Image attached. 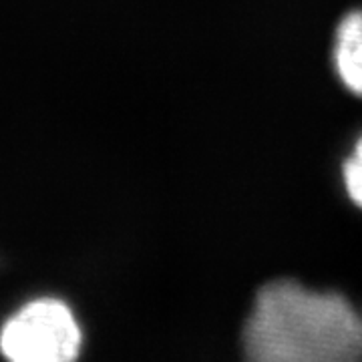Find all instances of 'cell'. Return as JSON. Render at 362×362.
Returning <instances> with one entry per match:
<instances>
[{
    "label": "cell",
    "mask_w": 362,
    "mask_h": 362,
    "mask_svg": "<svg viewBox=\"0 0 362 362\" xmlns=\"http://www.w3.org/2000/svg\"><path fill=\"white\" fill-rule=\"evenodd\" d=\"M244 350L259 362L361 361L362 316L337 292L278 280L256 296L244 328Z\"/></svg>",
    "instance_id": "obj_1"
},
{
    "label": "cell",
    "mask_w": 362,
    "mask_h": 362,
    "mask_svg": "<svg viewBox=\"0 0 362 362\" xmlns=\"http://www.w3.org/2000/svg\"><path fill=\"white\" fill-rule=\"evenodd\" d=\"M83 344L81 326L65 302L33 300L0 330V352L14 362H69Z\"/></svg>",
    "instance_id": "obj_2"
},
{
    "label": "cell",
    "mask_w": 362,
    "mask_h": 362,
    "mask_svg": "<svg viewBox=\"0 0 362 362\" xmlns=\"http://www.w3.org/2000/svg\"><path fill=\"white\" fill-rule=\"evenodd\" d=\"M332 57L344 87L362 97V11H352L338 23Z\"/></svg>",
    "instance_id": "obj_3"
},
{
    "label": "cell",
    "mask_w": 362,
    "mask_h": 362,
    "mask_svg": "<svg viewBox=\"0 0 362 362\" xmlns=\"http://www.w3.org/2000/svg\"><path fill=\"white\" fill-rule=\"evenodd\" d=\"M342 175L349 197L356 206L362 207V137L356 141L349 159L344 161Z\"/></svg>",
    "instance_id": "obj_4"
}]
</instances>
